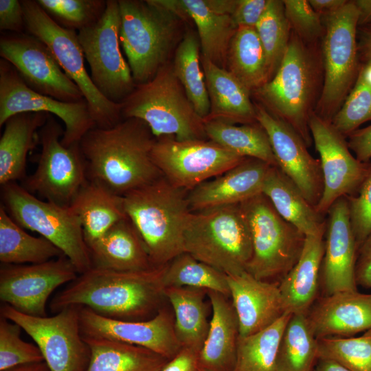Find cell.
Masks as SVG:
<instances>
[{"instance_id":"83f0119b","label":"cell","mask_w":371,"mask_h":371,"mask_svg":"<svg viewBox=\"0 0 371 371\" xmlns=\"http://www.w3.org/2000/svg\"><path fill=\"white\" fill-rule=\"evenodd\" d=\"M201 64L210 104V113L203 121L243 124L257 122L255 104L250 98L251 93L227 69L201 55Z\"/></svg>"},{"instance_id":"7c38bea8","label":"cell","mask_w":371,"mask_h":371,"mask_svg":"<svg viewBox=\"0 0 371 371\" xmlns=\"http://www.w3.org/2000/svg\"><path fill=\"white\" fill-rule=\"evenodd\" d=\"M65 129L50 115L39 129L41 146L35 172L22 186L32 194L61 205H70L87 180L86 164L80 144L66 146L61 142Z\"/></svg>"},{"instance_id":"484cf974","label":"cell","mask_w":371,"mask_h":371,"mask_svg":"<svg viewBox=\"0 0 371 371\" xmlns=\"http://www.w3.org/2000/svg\"><path fill=\"white\" fill-rule=\"evenodd\" d=\"M165 6L186 23L191 20L195 24L201 55L226 69L229 47L238 28L231 16L214 11L206 0H166Z\"/></svg>"},{"instance_id":"4316f807","label":"cell","mask_w":371,"mask_h":371,"mask_svg":"<svg viewBox=\"0 0 371 371\" xmlns=\"http://www.w3.org/2000/svg\"><path fill=\"white\" fill-rule=\"evenodd\" d=\"M212 317L207 337L199 354L198 367L206 371H232L240 336L232 302L224 295L207 291Z\"/></svg>"},{"instance_id":"b9f144b4","label":"cell","mask_w":371,"mask_h":371,"mask_svg":"<svg viewBox=\"0 0 371 371\" xmlns=\"http://www.w3.org/2000/svg\"><path fill=\"white\" fill-rule=\"evenodd\" d=\"M164 288L189 286L220 293L230 297L227 275L183 252L166 265L162 277Z\"/></svg>"},{"instance_id":"7bdbcfd3","label":"cell","mask_w":371,"mask_h":371,"mask_svg":"<svg viewBox=\"0 0 371 371\" xmlns=\"http://www.w3.org/2000/svg\"><path fill=\"white\" fill-rule=\"evenodd\" d=\"M255 28L265 52L269 81L279 68L291 36L283 1L269 0Z\"/></svg>"},{"instance_id":"680465c9","label":"cell","mask_w":371,"mask_h":371,"mask_svg":"<svg viewBox=\"0 0 371 371\" xmlns=\"http://www.w3.org/2000/svg\"><path fill=\"white\" fill-rule=\"evenodd\" d=\"M359 12V26L371 23V0H354Z\"/></svg>"},{"instance_id":"c3c4849f","label":"cell","mask_w":371,"mask_h":371,"mask_svg":"<svg viewBox=\"0 0 371 371\" xmlns=\"http://www.w3.org/2000/svg\"><path fill=\"white\" fill-rule=\"evenodd\" d=\"M291 30L305 43H312L324 33L321 16L306 0H284Z\"/></svg>"},{"instance_id":"603a6c76","label":"cell","mask_w":371,"mask_h":371,"mask_svg":"<svg viewBox=\"0 0 371 371\" xmlns=\"http://www.w3.org/2000/svg\"><path fill=\"white\" fill-rule=\"evenodd\" d=\"M271 166L258 159L245 158L223 174L189 191L191 211L238 205L262 194Z\"/></svg>"},{"instance_id":"e0dca14e","label":"cell","mask_w":371,"mask_h":371,"mask_svg":"<svg viewBox=\"0 0 371 371\" xmlns=\"http://www.w3.org/2000/svg\"><path fill=\"white\" fill-rule=\"evenodd\" d=\"M0 56L34 91L65 102L85 99L76 84L38 38L26 32H4L0 37Z\"/></svg>"},{"instance_id":"6da1fadb","label":"cell","mask_w":371,"mask_h":371,"mask_svg":"<svg viewBox=\"0 0 371 371\" xmlns=\"http://www.w3.org/2000/svg\"><path fill=\"white\" fill-rule=\"evenodd\" d=\"M165 265L142 271L91 267L80 273L49 303L54 314L68 306L87 307L113 319L146 320L163 306Z\"/></svg>"},{"instance_id":"ba28073f","label":"cell","mask_w":371,"mask_h":371,"mask_svg":"<svg viewBox=\"0 0 371 371\" xmlns=\"http://www.w3.org/2000/svg\"><path fill=\"white\" fill-rule=\"evenodd\" d=\"M1 186V205L19 225L53 243L79 274L92 267L80 220L70 205L41 200L16 182Z\"/></svg>"},{"instance_id":"816d5d0a","label":"cell","mask_w":371,"mask_h":371,"mask_svg":"<svg viewBox=\"0 0 371 371\" xmlns=\"http://www.w3.org/2000/svg\"><path fill=\"white\" fill-rule=\"evenodd\" d=\"M0 30L10 33L25 32L24 12L21 1H0Z\"/></svg>"},{"instance_id":"d4e9b609","label":"cell","mask_w":371,"mask_h":371,"mask_svg":"<svg viewBox=\"0 0 371 371\" xmlns=\"http://www.w3.org/2000/svg\"><path fill=\"white\" fill-rule=\"evenodd\" d=\"M306 317L319 339L352 337L371 329V293L346 291L317 298Z\"/></svg>"},{"instance_id":"7402d4cb","label":"cell","mask_w":371,"mask_h":371,"mask_svg":"<svg viewBox=\"0 0 371 371\" xmlns=\"http://www.w3.org/2000/svg\"><path fill=\"white\" fill-rule=\"evenodd\" d=\"M321 271L324 295L357 291L355 266L358 246L350 224L346 197L328 211Z\"/></svg>"},{"instance_id":"d6986e66","label":"cell","mask_w":371,"mask_h":371,"mask_svg":"<svg viewBox=\"0 0 371 371\" xmlns=\"http://www.w3.org/2000/svg\"><path fill=\"white\" fill-rule=\"evenodd\" d=\"M309 129L320 159L324 190L316 210L327 214L331 205L341 197L355 194L366 175L368 163L352 154L345 137L329 122L314 111Z\"/></svg>"},{"instance_id":"f546056e","label":"cell","mask_w":371,"mask_h":371,"mask_svg":"<svg viewBox=\"0 0 371 371\" xmlns=\"http://www.w3.org/2000/svg\"><path fill=\"white\" fill-rule=\"evenodd\" d=\"M324 234L306 236L299 260L279 283L286 313L306 315L317 299Z\"/></svg>"},{"instance_id":"6125c7cd","label":"cell","mask_w":371,"mask_h":371,"mask_svg":"<svg viewBox=\"0 0 371 371\" xmlns=\"http://www.w3.org/2000/svg\"><path fill=\"white\" fill-rule=\"evenodd\" d=\"M197 371H206V370H203V369H201V368H200L198 367Z\"/></svg>"},{"instance_id":"11a10c76","label":"cell","mask_w":371,"mask_h":371,"mask_svg":"<svg viewBox=\"0 0 371 371\" xmlns=\"http://www.w3.org/2000/svg\"><path fill=\"white\" fill-rule=\"evenodd\" d=\"M198 357L199 354L194 350L182 348L166 363L161 371H197Z\"/></svg>"},{"instance_id":"277c9868","label":"cell","mask_w":371,"mask_h":371,"mask_svg":"<svg viewBox=\"0 0 371 371\" xmlns=\"http://www.w3.org/2000/svg\"><path fill=\"white\" fill-rule=\"evenodd\" d=\"M120 41L137 85L151 80L169 62L186 22L155 0H118Z\"/></svg>"},{"instance_id":"f5cc1de1","label":"cell","mask_w":371,"mask_h":371,"mask_svg":"<svg viewBox=\"0 0 371 371\" xmlns=\"http://www.w3.org/2000/svg\"><path fill=\"white\" fill-rule=\"evenodd\" d=\"M355 281L357 286L371 289V232L358 248Z\"/></svg>"},{"instance_id":"9f6ffc18","label":"cell","mask_w":371,"mask_h":371,"mask_svg":"<svg viewBox=\"0 0 371 371\" xmlns=\"http://www.w3.org/2000/svg\"><path fill=\"white\" fill-rule=\"evenodd\" d=\"M357 42L359 59L371 68V23L360 26Z\"/></svg>"},{"instance_id":"8fae6325","label":"cell","mask_w":371,"mask_h":371,"mask_svg":"<svg viewBox=\"0 0 371 371\" xmlns=\"http://www.w3.org/2000/svg\"><path fill=\"white\" fill-rule=\"evenodd\" d=\"M322 44L324 79L315 111L331 122L357 78L361 67L357 48L359 12L353 1L324 16Z\"/></svg>"},{"instance_id":"3957f363","label":"cell","mask_w":371,"mask_h":371,"mask_svg":"<svg viewBox=\"0 0 371 371\" xmlns=\"http://www.w3.org/2000/svg\"><path fill=\"white\" fill-rule=\"evenodd\" d=\"M188 194V191L172 186L162 176L122 196L125 213L154 267L184 252V232L192 213Z\"/></svg>"},{"instance_id":"60d3db41","label":"cell","mask_w":371,"mask_h":371,"mask_svg":"<svg viewBox=\"0 0 371 371\" xmlns=\"http://www.w3.org/2000/svg\"><path fill=\"white\" fill-rule=\"evenodd\" d=\"M291 315L286 313L264 330L239 336L232 371H276L279 344Z\"/></svg>"},{"instance_id":"91938a15","label":"cell","mask_w":371,"mask_h":371,"mask_svg":"<svg viewBox=\"0 0 371 371\" xmlns=\"http://www.w3.org/2000/svg\"><path fill=\"white\" fill-rule=\"evenodd\" d=\"M313 371H350L335 361L328 359H317Z\"/></svg>"},{"instance_id":"ee69618b","label":"cell","mask_w":371,"mask_h":371,"mask_svg":"<svg viewBox=\"0 0 371 371\" xmlns=\"http://www.w3.org/2000/svg\"><path fill=\"white\" fill-rule=\"evenodd\" d=\"M370 67L361 66L352 89L331 120L334 127L344 137L371 121Z\"/></svg>"},{"instance_id":"1f68e13d","label":"cell","mask_w":371,"mask_h":371,"mask_svg":"<svg viewBox=\"0 0 371 371\" xmlns=\"http://www.w3.org/2000/svg\"><path fill=\"white\" fill-rule=\"evenodd\" d=\"M262 194L283 218L305 236L325 234L326 219L308 202L298 188L278 167H270Z\"/></svg>"},{"instance_id":"7dc6e473","label":"cell","mask_w":371,"mask_h":371,"mask_svg":"<svg viewBox=\"0 0 371 371\" xmlns=\"http://www.w3.org/2000/svg\"><path fill=\"white\" fill-rule=\"evenodd\" d=\"M21 330L15 322L0 317V371L44 361L36 344L21 339Z\"/></svg>"},{"instance_id":"2e32d148","label":"cell","mask_w":371,"mask_h":371,"mask_svg":"<svg viewBox=\"0 0 371 371\" xmlns=\"http://www.w3.org/2000/svg\"><path fill=\"white\" fill-rule=\"evenodd\" d=\"M23 112L47 113L60 119L65 125L61 142L66 146L79 143L95 126L85 99L65 102L41 94L30 88L15 68L1 58L0 126L10 117Z\"/></svg>"},{"instance_id":"5bb4252c","label":"cell","mask_w":371,"mask_h":371,"mask_svg":"<svg viewBox=\"0 0 371 371\" xmlns=\"http://www.w3.org/2000/svg\"><path fill=\"white\" fill-rule=\"evenodd\" d=\"M79 306H68L50 317L21 313L3 304L1 316L15 322L34 341L51 371H85L91 350L80 326Z\"/></svg>"},{"instance_id":"8d00e7d4","label":"cell","mask_w":371,"mask_h":371,"mask_svg":"<svg viewBox=\"0 0 371 371\" xmlns=\"http://www.w3.org/2000/svg\"><path fill=\"white\" fill-rule=\"evenodd\" d=\"M226 69L251 93L268 81L265 52L255 27L236 29L227 52Z\"/></svg>"},{"instance_id":"9c48e42d","label":"cell","mask_w":371,"mask_h":371,"mask_svg":"<svg viewBox=\"0 0 371 371\" xmlns=\"http://www.w3.org/2000/svg\"><path fill=\"white\" fill-rule=\"evenodd\" d=\"M240 205L252 239L246 271L257 279L280 283L299 260L306 236L283 218L262 193Z\"/></svg>"},{"instance_id":"94428289","label":"cell","mask_w":371,"mask_h":371,"mask_svg":"<svg viewBox=\"0 0 371 371\" xmlns=\"http://www.w3.org/2000/svg\"><path fill=\"white\" fill-rule=\"evenodd\" d=\"M3 371H51L45 361L21 365Z\"/></svg>"},{"instance_id":"5b68a950","label":"cell","mask_w":371,"mask_h":371,"mask_svg":"<svg viewBox=\"0 0 371 371\" xmlns=\"http://www.w3.org/2000/svg\"><path fill=\"white\" fill-rule=\"evenodd\" d=\"M313 52L293 31L273 78L253 93L269 112L291 126L307 146L312 144L309 117L318 84Z\"/></svg>"},{"instance_id":"f35d334b","label":"cell","mask_w":371,"mask_h":371,"mask_svg":"<svg viewBox=\"0 0 371 371\" xmlns=\"http://www.w3.org/2000/svg\"><path fill=\"white\" fill-rule=\"evenodd\" d=\"M174 72L198 115L204 120L210 104L201 64V46L197 32L186 31L174 52Z\"/></svg>"},{"instance_id":"6f0895ef","label":"cell","mask_w":371,"mask_h":371,"mask_svg":"<svg viewBox=\"0 0 371 371\" xmlns=\"http://www.w3.org/2000/svg\"><path fill=\"white\" fill-rule=\"evenodd\" d=\"M346 0H309L313 9L320 16L330 15L339 10Z\"/></svg>"},{"instance_id":"ac0fdd59","label":"cell","mask_w":371,"mask_h":371,"mask_svg":"<svg viewBox=\"0 0 371 371\" xmlns=\"http://www.w3.org/2000/svg\"><path fill=\"white\" fill-rule=\"evenodd\" d=\"M78 275L65 255L38 264H2L0 300L21 313L46 317V304L52 292Z\"/></svg>"},{"instance_id":"836d02e7","label":"cell","mask_w":371,"mask_h":371,"mask_svg":"<svg viewBox=\"0 0 371 371\" xmlns=\"http://www.w3.org/2000/svg\"><path fill=\"white\" fill-rule=\"evenodd\" d=\"M164 295L173 309L175 330L182 348L199 354L210 327L205 295L207 291L189 286L164 289Z\"/></svg>"},{"instance_id":"d590c367","label":"cell","mask_w":371,"mask_h":371,"mask_svg":"<svg viewBox=\"0 0 371 371\" xmlns=\"http://www.w3.org/2000/svg\"><path fill=\"white\" fill-rule=\"evenodd\" d=\"M64 255L46 238L30 235L0 206V261L5 265L38 264Z\"/></svg>"},{"instance_id":"7a4b0ae2","label":"cell","mask_w":371,"mask_h":371,"mask_svg":"<svg viewBox=\"0 0 371 371\" xmlns=\"http://www.w3.org/2000/svg\"><path fill=\"white\" fill-rule=\"evenodd\" d=\"M156 137L142 120L122 119L109 128L95 126L80 141L87 177L123 196L163 175L151 153Z\"/></svg>"},{"instance_id":"f907efd6","label":"cell","mask_w":371,"mask_h":371,"mask_svg":"<svg viewBox=\"0 0 371 371\" xmlns=\"http://www.w3.org/2000/svg\"><path fill=\"white\" fill-rule=\"evenodd\" d=\"M269 0H237L231 15L235 25L255 27L265 13Z\"/></svg>"},{"instance_id":"681fc988","label":"cell","mask_w":371,"mask_h":371,"mask_svg":"<svg viewBox=\"0 0 371 371\" xmlns=\"http://www.w3.org/2000/svg\"><path fill=\"white\" fill-rule=\"evenodd\" d=\"M346 198L350 224L359 248L371 232V160L357 192Z\"/></svg>"},{"instance_id":"44dd1931","label":"cell","mask_w":371,"mask_h":371,"mask_svg":"<svg viewBox=\"0 0 371 371\" xmlns=\"http://www.w3.org/2000/svg\"><path fill=\"white\" fill-rule=\"evenodd\" d=\"M255 108L256 122L268 135L277 167L315 207L324 190L319 159L310 154L306 143L291 126L261 104H255Z\"/></svg>"},{"instance_id":"30bf717a","label":"cell","mask_w":371,"mask_h":371,"mask_svg":"<svg viewBox=\"0 0 371 371\" xmlns=\"http://www.w3.org/2000/svg\"><path fill=\"white\" fill-rule=\"evenodd\" d=\"M21 1L25 32L38 38L48 47L64 72L80 89L95 126L109 128L121 121V103L106 99L95 87L85 68L78 33L58 25L36 1Z\"/></svg>"},{"instance_id":"bcb514c9","label":"cell","mask_w":371,"mask_h":371,"mask_svg":"<svg viewBox=\"0 0 371 371\" xmlns=\"http://www.w3.org/2000/svg\"><path fill=\"white\" fill-rule=\"evenodd\" d=\"M43 10L63 27L78 31L97 22L106 6L104 0H36Z\"/></svg>"},{"instance_id":"74e56055","label":"cell","mask_w":371,"mask_h":371,"mask_svg":"<svg viewBox=\"0 0 371 371\" xmlns=\"http://www.w3.org/2000/svg\"><path fill=\"white\" fill-rule=\"evenodd\" d=\"M204 128L208 139L233 153L277 167L268 135L258 122L237 126L219 120H206Z\"/></svg>"},{"instance_id":"cb8c5ba5","label":"cell","mask_w":371,"mask_h":371,"mask_svg":"<svg viewBox=\"0 0 371 371\" xmlns=\"http://www.w3.org/2000/svg\"><path fill=\"white\" fill-rule=\"evenodd\" d=\"M240 337L264 330L286 313L279 283L257 279L247 271L227 275Z\"/></svg>"},{"instance_id":"8992f818","label":"cell","mask_w":371,"mask_h":371,"mask_svg":"<svg viewBox=\"0 0 371 371\" xmlns=\"http://www.w3.org/2000/svg\"><path fill=\"white\" fill-rule=\"evenodd\" d=\"M121 105L122 119L144 121L156 138L172 135L177 140L207 139L204 121L195 111L170 61L151 80L137 85Z\"/></svg>"},{"instance_id":"ab89813d","label":"cell","mask_w":371,"mask_h":371,"mask_svg":"<svg viewBox=\"0 0 371 371\" xmlns=\"http://www.w3.org/2000/svg\"><path fill=\"white\" fill-rule=\"evenodd\" d=\"M317 351V339L306 315L292 314L279 344L276 371H313Z\"/></svg>"},{"instance_id":"52a82bcc","label":"cell","mask_w":371,"mask_h":371,"mask_svg":"<svg viewBox=\"0 0 371 371\" xmlns=\"http://www.w3.org/2000/svg\"><path fill=\"white\" fill-rule=\"evenodd\" d=\"M183 244L184 252L227 275L246 271L253 253L249 227L240 204L192 212Z\"/></svg>"},{"instance_id":"9a60e30c","label":"cell","mask_w":371,"mask_h":371,"mask_svg":"<svg viewBox=\"0 0 371 371\" xmlns=\"http://www.w3.org/2000/svg\"><path fill=\"white\" fill-rule=\"evenodd\" d=\"M151 156L164 177L188 192L246 158L210 139L177 140L172 135L156 138Z\"/></svg>"},{"instance_id":"db71d44e","label":"cell","mask_w":371,"mask_h":371,"mask_svg":"<svg viewBox=\"0 0 371 371\" xmlns=\"http://www.w3.org/2000/svg\"><path fill=\"white\" fill-rule=\"evenodd\" d=\"M348 144L355 157L362 163L371 160V125L357 129L348 136Z\"/></svg>"},{"instance_id":"e575fe53","label":"cell","mask_w":371,"mask_h":371,"mask_svg":"<svg viewBox=\"0 0 371 371\" xmlns=\"http://www.w3.org/2000/svg\"><path fill=\"white\" fill-rule=\"evenodd\" d=\"M83 338L91 350L85 371H161L169 361L143 347L102 338Z\"/></svg>"},{"instance_id":"4dcf8cb0","label":"cell","mask_w":371,"mask_h":371,"mask_svg":"<svg viewBox=\"0 0 371 371\" xmlns=\"http://www.w3.org/2000/svg\"><path fill=\"white\" fill-rule=\"evenodd\" d=\"M51 114L23 112L10 117L0 139V184L16 182L25 176L28 152L38 141L39 129Z\"/></svg>"},{"instance_id":"f1b7e54d","label":"cell","mask_w":371,"mask_h":371,"mask_svg":"<svg viewBox=\"0 0 371 371\" xmlns=\"http://www.w3.org/2000/svg\"><path fill=\"white\" fill-rule=\"evenodd\" d=\"M92 267L117 271H142L154 267L145 245L128 217L88 245Z\"/></svg>"},{"instance_id":"ffe728a7","label":"cell","mask_w":371,"mask_h":371,"mask_svg":"<svg viewBox=\"0 0 371 371\" xmlns=\"http://www.w3.org/2000/svg\"><path fill=\"white\" fill-rule=\"evenodd\" d=\"M79 317L84 337L102 338L143 347L168 360L182 348L175 330L174 314L164 306L152 318L141 321L107 318L87 307H80Z\"/></svg>"},{"instance_id":"4fadbf2b","label":"cell","mask_w":371,"mask_h":371,"mask_svg":"<svg viewBox=\"0 0 371 371\" xmlns=\"http://www.w3.org/2000/svg\"><path fill=\"white\" fill-rule=\"evenodd\" d=\"M120 29L118 1L107 0L101 18L78 33L93 83L106 99L115 103H121L136 86L121 50Z\"/></svg>"},{"instance_id":"d6a6232c","label":"cell","mask_w":371,"mask_h":371,"mask_svg":"<svg viewBox=\"0 0 371 371\" xmlns=\"http://www.w3.org/2000/svg\"><path fill=\"white\" fill-rule=\"evenodd\" d=\"M70 206L80 220L87 246L127 217L122 196L91 180L80 188Z\"/></svg>"},{"instance_id":"f6af8a7d","label":"cell","mask_w":371,"mask_h":371,"mask_svg":"<svg viewBox=\"0 0 371 371\" xmlns=\"http://www.w3.org/2000/svg\"><path fill=\"white\" fill-rule=\"evenodd\" d=\"M317 357L337 361L350 371H371V329L357 337L317 339Z\"/></svg>"}]
</instances>
